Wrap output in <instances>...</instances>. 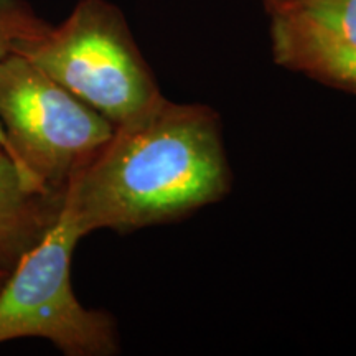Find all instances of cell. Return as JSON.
Segmentation results:
<instances>
[{"instance_id":"6da1fadb","label":"cell","mask_w":356,"mask_h":356,"mask_svg":"<svg viewBox=\"0 0 356 356\" xmlns=\"http://www.w3.org/2000/svg\"><path fill=\"white\" fill-rule=\"evenodd\" d=\"M221 121L203 104L160 96L115 126L66 185L61 208L79 233H118L180 220L229 193Z\"/></svg>"},{"instance_id":"7a4b0ae2","label":"cell","mask_w":356,"mask_h":356,"mask_svg":"<svg viewBox=\"0 0 356 356\" xmlns=\"http://www.w3.org/2000/svg\"><path fill=\"white\" fill-rule=\"evenodd\" d=\"M17 53L114 127L162 96L121 10L106 0H79L60 25L48 26Z\"/></svg>"},{"instance_id":"3957f363","label":"cell","mask_w":356,"mask_h":356,"mask_svg":"<svg viewBox=\"0 0 356 356\" xmlns=\"http://www.w3.org/2000/svg\"><path fill=\"white\" fill-rule=\"evenodd\" d=\"M0 126L22 180L53 195H63L114 132L104 115L19 53L0 61Z\"/></svg>"},{"instance_id":"277c9868","label":"cell","mask_w":356,"mask_h":356,"mask_svg":"<svg viewBox=\"0 0 356 356\" xmlns=\"http://www.w3.org/2000/svg\"><path fill=\"white\" fill-rule=\"evenodd\" d=\"M81 238L60 208L42 239L15 262L0 291V343L43 338L66 356L118 353L113 317L83 307L71 286V259Z\"/></svg>"},{"instance_id":"5b68a950","label":"cell","mask_w":356,"mask_h":356,"mask_svg":"<svg viewBox=\"0 0 356 356\" xmlns=\"http://www.w3.org/2000/svg\"><path fill=\"white\" fill-rule=\"evenodd\" d=\"M270 44L282 68L356 95V48L289 12L270 15Z\"/></svg>"},{"instance_id":"8992f818","label":"cell","mask_w":356,"mask_h":356,"mask_svg":"<svg viewBox=\"0 0 356 356\" xmlns=\"http://www.w3.org/2000/svg\"><path fill=\"white\" fill-rule=\"evenodd\" d=\"M61 200L63 195L29 188L12 159L0 150V261L15 266L56 220Z\"/></svg>"},{"instance_id":"52a82bcc","label":"cell","mask_w":356,"mask_h":356,"mask_svg":"<svg viewBox=\"0 0 356 356\" xmlns=\"http://www.w3.org/2000/svg\"><path fill=\"white\" fill-rule=\"evenodd\" d=\"M279 12L293 13L338 42L356 48V0H291L274 13Z\"/></svg>"},{"instance_id":"ba28073f","label":"cell","mask_w":356,"mask_h":356,"mask_svg":"<svg viewBox=\"0 0 356 356\" xmlns=\"http://www.w3.org/2000/svg\"><path fill=\"white\" fill-rule=\"evenodd\" d=\"M48 24L40 19L24 0H0V61L19 51L26 42L47 32ZM0 150L8 155V145L0 126Z\"/></svg>"},{"instance_id":"9c48e42d","label":"cell","mask_w":356,"mask_h":356,"mask_svg":"<svg viewBox=\"0 0 356 356\" xmlns=\"http://www.w3.org/2000/svg\"><path fill=\"white\" fill-rule=\"evenodd\" d=\"M262 2H264L266 10L269 12V15H270V13L277 12L279 8H282L284 6H287V3L291 2V0H262Z\"/></svg>"},{"instance_id":"30bf717a","label":"cell","mask_w":356,"mask_h":356,"mask_svg":"<svg viewBox=\"0 0 356 356\" xmlns=\"http://www.w3.org/2000/svg\"><path fill=\"white\" fill-rule=\"evenodd\" d=\"M13 267L6 264V262L0 261V291H2L3 284H6V280L8 279V275H10Z\"/></svg>"}]
</instances>
